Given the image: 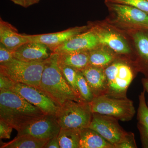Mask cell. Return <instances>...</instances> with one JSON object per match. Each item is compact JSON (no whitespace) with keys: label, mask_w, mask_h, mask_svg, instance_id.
<instances>
[{"label":"cell","mask_w":148,"mask_h":148,"mask_svg":"<svg viewBox=\"0 0 148 148\" xmlns=\"http://www.w3.org/2000/svg\"><path fill=\"white\" fill-rule=\"evenodd\" d=\"M38 108L12 90L0 91V119L18 131L44 116Z\"/></svg>","instance_id":"obj_1"},{"label":"cell","mask_w":148,"mask_h":148,"mask_svg":"<svg viewBox=\"0 0 148 148\" xmlns=\"http://www.w3.org/2000/svg\"><path fill=\"white\" fill-rule=\"evenodd\" d=\"M39 89L60 106L70 100L84 101L77 98L68 84L59 67L58 54L53 52L46 60Z\"/></svg>","instance_id":"obj_2"},{"label":"cell","mask_w":148,"mask_h":148,"mask_svg":"<svg viewBox=\"0 0 148 148\" xmlns=\"http://www.w3.org/2000/svg\"><path fill=\"white\" fill-rule=\"evenodd\" d=\"M45 61L26 62L14 58L8 63L0 64V73L14 82L28 85L39 89Z\"/></svg>","instance_id":"obj_3"},{"label":"cell","mask_w":148,"mask_h":148,"mask_svg":"<svg viewBox=\"0 0 148 148\" xmlns=\"http://www.w3.org/2000/svg\"><path fill=\"white\" fill-rule=\"evenodd\" d=\"M92 115L89 103L70 100L60 106L56 117L61 128L80 131L89 126Z\"/></svg>","instance_id":"obj_4"},{"label":"cell","mask_w":148,"mask_h":148,"mask_svg":"<svg viewBox=\"0 0 148 148\" xmlns=\"http://www.w3.org/2000/svg\"><path fill=\"white\" fill-rule=\"evenodd\" d=\"M107 81L106 95L117 98H127L128 87L134 78L132 66L128 62L116 58L105 69Z\"/></svg>","instance_id":"obj_5"},{"label":"cell","mask_w":148,"mask_h":148,"mask_svg":"<svg viewBox=\"0 0 148 148\" xmlns=\"http://www.w3.org/2000/svg\"><path fill=\"white\" fill-rule=\"evenodd\" d=\"M88 103L92 113L113 117L123 121L131 120L136 112L133 102L127 98L103 95L94 97Z\"/></svg>","instance_id":"obj_6"},{"label":"cell","mask_w":148,"mask_h":148,"mask_svg":"<svg viewBox=\"0 0 148 148\" xmlns=\"http://www.w3.org/2000/svg\"><path fill=\"white\" fill-rule=\"evenodd\" d=\"M105 3L120 25L134 30L148 29L147 13L130 6Z\"/></svg>","instance_id":"obj_7"},{"label":"cell","mask_w":148,"mask_h":148,"mask_svg":"<svg viewBox=\"0 0 148 148\" xmlns=\"http://www.w3.org/2000/svg\"><path fill=\"white\" fill-rule=\"evenodd\" d=\"M119 120L113 117L92 113L88 127L98 132L105 140L114 147L124 140L128 135L120 125Z\"/></svg>","instance_id":"obj_8"},{"label":"cell","mask_w":148,"mask_h":148,"mask_svg":"<svg viewBox=\"0 0 148 148\" xmlns=\"http://www.w3.org/2000/svg\"><path fill=\"white\" fill-rule=\"evenodd\" d=\"M11 90L38 108L45 114L56 116L60 108V106L49 96L34 86L15 82Z\"/></svg>","instance_id":"obj_9"},{"label":"cell","mask_w":148,"mask_h":148,"mask_svg":"<svg viewBox=\"0 0 148 148\" xmlns=\"http://www.w3.org/2000/svg\"><path fill=\"white\" fill-rule=\"evenodd\" d=\"M61 127L56 116L45 115L17 131V135H29L42 140H50L58 136Z\"/></svg>","instance_id":"obj_10"},{"label":"cell","mask_w":148,"mask_h":148,"mask_svg":"<svg viewBox=\"0 0 148 148\" xmlns=\"http://www.w3.org/2000/svg\"><path fill=\"white\" fill-rule=\"evenodd\" d=\"M88 25L95 32L100 45L108 48L116 54L127 55L131 53L127 40L116 31L99 24Z\"/></svg>","instance_id":"obj_11"},{"label":"cell","mask_w":148,"mask_h":148,"mask_svg":"<svg viewBox=\"0 0 148 148\" xmlns=\"http://www.w3.org/2000/svg\"><path fill=\"white\" fill-rule=\"evenodd\" d=\"M90 28L89 25L76 27L55 33L37 35L24 34L29 41L36 42L47 47L51 52L76 35L86 32Z\"/></svg>","instance_id":"obj_12"},{"label":"cell","mask_w":148,"mask_h":148,"mask_svg":"<svg viewBox=\"0 0 148 148\" xmlns=\"http://www.w3.org/2000/svg\"><path fill=\"white\" fill-rule=\"evenodd\" d=\"M100 45L95 32L90 27L86 32L73 37L52 52L61 54L78 51H89Z\"/></svg>","instance_id":"obj_13"},{"label":"cell","mask_w":148,"mask_h":148,"mask_svg":"<svg viewBox=\"0 0 148 148\" xmlns=\"http://www.w3.org/2000/svg\"><path fill=\"white\" fill-rule=\"evenodd\" d=\"M48 48L42 44L29 41L18 47L14 52V58L26 62H40L49 58Z\"/></svg>","instance_id":"obj_14"},{"label":"cell","mask_w":148,"mask_h":148,"mask_svg":"<svg viewBox=\"0 0 148 148\" xmlns=\"http://www.w3.org/2000/svg\"><path fill=\"white\" fill-rule=\"evenodd\" d=\"M132 38L138 56V70L148 78V29L135 30Z\"/></svg>","instance_id":"obj_15"},{"label":"cell","mask_w":148,"mask_h":148,"mask_svg":"<svg viewBox=\"0 0 148 148\" xmlns=\"http://www.w3.org/2000/svg\"><path fill=\"white\" fill-rule=\"evenodd\" d=\"M94 97L106 95L107 81L105 69L89 66L82 71Z\"/></svg>","instance_id":"obj_16"},{"label":"cell","mask_w":148,"mask_h":148,"mask_svg":"<svg viewBox=\"0 0 148 148\" xmlns=\"http://www.w3.org/2000/svg\"><path fill=\"white\" fill-rule=\"evenodd\" d=\"M29 42L24 34H19L17 29L8 22L0 18V42L9 49L14 51Z\"/></svg>","instance_id":"obj_17"},{"label":"cell","mask_w":148,"mask_h":148,"mask_svg":"<svg viewBox=\"0 0 148 148\" xmlns=\"http://www.w3.org/2000/svg\"><path fill=\"white\" fill-rule=\"evenodd\" d=\"M79 136L80 148H114L113 145L89 127L80 130Z\"/></svg>","instance_id":"obj_18"},{"label":"cell","mask_w":148,"mask_h":148,"mask_svg":"<svg viewBox=\"0 0 148 148\" xmlns=\"http://www.w3.org/2000/svg\"><path fill=\"white\" fill-rule=\"evenodd\" d=\"M57 54L58 61L60 64L70 66L77 71H81L90 66L88 51H78Z\"/></svg>","instance_id":"obj_19"},{"label":"cell","mask_w":148,"mask_h":148,"mask_svg":"<svg viewBox=\"0 0 148 148\" xmlns=\"http://www.w3.org/2000/svg\"><path fill=\"white\" fill-rule=\"evenodd\" d=\"M90 66L105 69L115 61L116 55L105 46L100 45L88 51Z\"/></svg>","instance_id":"obj_20"},{"label":"cell","mask_w":148,"mask_h":148,"mask_svg":"<svg viewBox=\"0 0 148 148\" xmlns=\"http://www.w3.org/2000/svg\"><path fill=\"white\" fill-rule=\"evenodd\" d=\"M48 140H42L29 135H17L13 140L3 143L1 148H43Z\"/></svg>","instance_id":"obj_21"},{"label":"cell","mask_w":148,"mask_h":148,"mask_svg":"<svg viewBox=\"0 0 148 148\" xmlns=\"http://www.w3.org/2000/svg\"><path fill=\"white\" fill-rule=\"evenodd\" d=\"M79 130L61 128L57 136L60 148H80Z\"/></svg>","instance_id":"obj_22"},{"label":"cell","mask_w":148,"mask_h":148,"mask_svg":"<svg viewBox=\"0 0 148 148\" xmlns=\"http://www.w3.org/2000/svg\"><path fill=\"white\" fill-rule=\"evenodd\" d=\"M58 64H59L61 71L66 81L68 82V84L69 85L70 87L71 88L72 90L77 98L82 101H83L81 98L77 86V71L70 66L60 64L59 62H58Z\"/></svg>","instance_id":"obj_23"},{"label":"cell","mask_w":148,"mask_h":148,"mask_svg":"<svg viewBox=\"0 0 148 148\" xmlns=\"http://www.w3.org/2000/svg\"><path fill=\"white\" fill-rule=\"evenodd\" d=\"M77 86L81 98L83 101L90 103L94 98V95L87 81L80 71L77 73Z\"/></svg>","instance_id":"obj_24"},{"label":"cell","mask_w":148,"mask_h":148,"mask_svg":"<svg viewBox=\"0 0 148 148\" xmlns=\"http://www.w3.org/2000/svg\"><path fill=\"white\" fill-rule=\"evenodd\" d=\"M145 90H144L139 96V105L137 119L138 122L148 127V106L145 98Z\"/></svg>","instance_id":"obj_25"},{"label":"cell","mask_w":148,"mask_h":148,"mask_svg":"<svg viewBox=\"0 0 148 148\" xmlns=\"http://www.w3.org/2000/svg\"><path fill=\"white\" fill-rule=\"evenodd\" d=\"M105 3L130 6L143 11L148 14V0H105Z\"/></svg>","instance_id":"obj_26"},{"label":"cell","mask_w":148,"mask_h":148,"mask_svg":"<svg viewBox=\"0 0 148 148\" xmlns=\"http://www.w3.org/2000/svg\"><path fill=\"white\" fill-rule=\"evenodd\" d=\"M13 50L9 49L2 44H0V64H5L14 58Z\"/></svg>","instance_id":"obj_27"},{"label":"cell","mask_w":148,"mask_h":148,"mask_svg":"<svg viewBox=\"0 0 148 148\" xmlns=\"http://www.w3.org/2000/svg\"><path fill=\"white\" fill-rule=\"evenodd\" d=\"M135 136L133 133L128 132V135L123 141L115 146L114 148H136Z\"/></svg>","instance_id":"obj_28"},{"label":"cell","mask_w":148,"mask_h":148,"mask_svg":"<svg viewBox=\"0 0 148 148\" xmlns=\"http://www.w3.org/2000/svg\"><path fill=\"white\" fill-rule=\"evenodd\" d=\"M13 127L4 121L0 119V138L1 139H10Z\"/></svg>","instance_id":"obj_29"},{"label":"cell","mask_w":148,"mask_h":148,"mask_svg":"<svg viewBox=\"0 0 148 148\" xmlns=\"http://www.w3.org/2000/svg\"><path fill=\"white\" fill-rule=\"evenodd\" d=\"M15 82L9 78L0 73V91L11 90Z\"/></svg>","instance_id":"obj_30"},{"label":"cell","mask_w":148,"mask_h":148,"mask_svg":"<svg viewBox=\"0 0 148 148\" xmlns=\"http://www.w3.org/2000/svg\"><path fill=\"white\" fill-rule=\"evenodd\" d=\"M138 128L140 132L142 147L148 148V127L138 122Z\"/></svg>","instance_id":"obj_31"},{"label":"cell","mask_w":148,"mask_h":148,"mask_svg":"<svg viewBox=\"0 0 148 148\" xmlns=\"http://www.w3.org/2000/svg\"><path fill=\"white\" fill-rule=\"evenodd\" d=\"M14 3L22 7L27 8L31 6L38 3L40 0H10Z\"/></svg>","instance_id":"obj_32"},{"label":"cell","mask_w":148,"mask_h":148,"mask_svg":"<svg viewBox=\"0 0 148 148\" xmlns=\"http://www.w3.org/2000/svg\"><path fill=\"white\" fill-rule=\"evenodd\" d=\"M44 148H60V145H59L57 136L49 140L46 145L45 146Z\"/></svg>","instance_id":"obj_33"},{"label":"cell","mask_w":148,"mask_h":148,"mask_svg":"<svg viewBox=\"0 0 148 148\" xmlns=\"http://www.w3.org/2000/svg\"><path fill=\"white\" fill-rule=\"evenodd\" d=\"M142 83L144 90H145L148 94V78L146 77L143 78L142 80Z\"/></svg>","instance_id":"obj_34"}]
</instances>
